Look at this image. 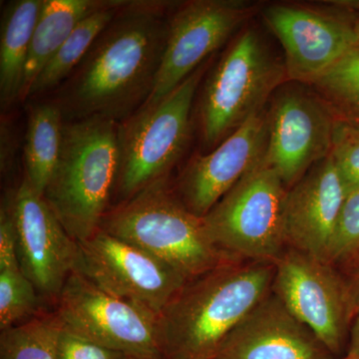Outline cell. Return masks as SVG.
Masks as SVG:
<instances>
[{
  "mask_svg": "<svg viewBox=\"0 0 359 359\" xmlns=\"http://www.w3.org/2000/svg\"><path fill=\"white\" fill-rule=\"evenodd\" d=\"M169 21L151 4L120 11L99 35L65 90L63 106L77 120H125L154 89Z\"/></svg>",
  "mask_w": 359,
  "mask_h": 359,
  "instance_id": "obj_1",
  "label": "cell"
},
{
  "mask_svg": "<svg viewBox=\"0 0 359 359\" xmlns=\"http://www.w3.org/2000/svg\"><path fill=\"white\" fill-rule=\"evenodd\" d=\"M275 264L233 261L188 280L157 318L162 359H215L271 292Z\"/></svg>",
  "mask_w": 359,
  "mask_h": 359,
  "instance_id": "obj_2",
  "label": "cell"
},
{
  "mask_svg": "<svg viewBox=\"0 0 359 359\" xmlns=\"http://www.w3.org/2000/svg\"><path fill=\"white\" fill-rule=\"evenodd\" d=\"M117 129L107 118L65 123L60 156L43 197L76 242L94 235L108 212L119 165Z\"/></svg>",
  "mask_w": 359,
  "mask_h": 359,
  "instance_id": "obj_3",
  "label": "cell"
},
{
  "mask_svg": "<svg viewBox=\"0 0 359 359\" xmlns=\"http://www.w3.org/2000/svg\"><path fill=\"white\" fill-rule=\"evenodd\" d=\"M100 229L170 264L188 280L235 261L215 245L204 219L189 211L167 179L111 210Z\"/></svg>",
  "mask_w": 359,
  "mask_h": 359,
  "instance_id": "obj_4",
  "label": "cell"
},
{
  "mask_svg": "<svg viewBox=\"0 0 359 359\" xmlns=\"http://www.w3.org/2000/svg\"><path fill=\"white\" fill-rule=\"evenodd\" d=\"M287 82L283 56L250 21L231 40L203 86L199 115L205 147L216 148L266 109L276 90Z\"/></svg>",
  "mask_w": 359,
  "mask_h": 359,
  "instance_id": "obj_5",
  "label": "cell"
},
{
  "mask_svg": "<svg viewBox=\"0 0 359 359\" xmlns=\"http://www.w3.org/2000/svg\"><path fill=\"white\" fill-rule=\"evenodd\" d=\"M205 67L204 63L171 93L142 106L118 125L119 165L114 191L123 202L167 179L185 152L194 99Z\"/></svg>",
  "mask_w": 359,
  "mask_h": 359,
  "instance_id": "obj_6",
  "label": "cell"
},
{
  "mask_svg": "<svg viewBox=\"0 0 359 359\" xmlns=\"http://www.w3.org/2000/svg\"><path fill=\"white\" fill-rule=\"evenodd\" d=\"M287 188L264 157L205 216L212 242L235 261L275 264L285 249Z\"/></svg>",
  "mask_w": 359,
  "mask_h": 359,
  "instance_id": "obj_7",
  "label": "cell"
},
{
  "mask_svg": "<svg viewBox=\"0 0 359 359\" xmlns=\"http://www.w3.org/2000/svg\"><path fill=\"white\" fill-rule=\"evenodd\" d=\"M259 14L282 47L287 82L313 86L356 47L353 18L339 1L275 2Z\"/></svg>",
  "mask_w": 359,
  "mask_h": 359,
  "instance_id": "obj_8",
  "label": "cell"
},
{
  "mask_svg": "<svg viewBox=\"0 0 359 359\" xmlns=\"http://www.w3.org/2000/svg\"><path fill=\"white\" fill-rule=\"evenodd\" d=\"M66 330L130 359H162L157 316L104 292L73 271L56 299Z\"/></svg>",
  "mask_w": 359,
  "mask_h": 359,
  "instance_id": "obj_9",
  "label": "cell"
},
{
  "mask_svg": "<svg viewBox=\"0 0 359 359\" xmlns=\"http://www.w3.org/2000/svg\"><path fill=\"white\" fill-rule=\"evenodd\" d=\"M77 245L75 271L157 318L188 282L173 266L102 229Z\"/></svg>",
  "mask_w": 359,
  "mask_h": 359,
  "instance_id": "obj_10",
  "label": "cell"
},
{
  "mask_svg": "<svg viewBox=\"0 0 359 359\" xmlns=\"http://www.w3.org/2000/svg\"><path fill=\"white\" fill-rule=\"evenodd\" d=\"M268 144L264 159L287 190L330 155L335 115L309 85L287 82L266 107Z\"/></svg>",
  "mask_w": 359,
  "mask_h": 359,
  "instance_id": "obj_11",
  "label": "cell"
},
{
  "mask_svg": "<svg viewBox=\"0 0 359 359\" xmlns=\"http://www.w3.org/2000/svg\"><path fill=\"white\" fill-rule=\"evenodd\" d=\"M262 6L248 0H193L181 4L169 20L154 89L144 105L171 93L205 59L233 39Z\"/></svg>",
  "mask_w": 359,
  "mask_h": 359,
  "instance_id": "obj_12",
  "label": "cell"
},
{
  "mask_svg": "<svg viewBox=\"0 0 359 359\" xmlns=\"http://www.w3.org/2000/svg\"><path fill=\"white\" fill-rule=\"evenodd\" d=\"M273 264L271 292L330 353H339L355 316L348 283L334 264L290 248Z\"/></svg>",
  "mask_w": 359,
  "mask_h": 359,
  "instance_id": "obj_13",
  "label": "cell"
},
{
  "mask_svg": "<svg viewBox=\"0 0 359 359\" xmlns=\"http://www.w3.org/2000/svg\"><path fill=\"white\" fill-rule=\"evenodd\" d=\"M11 207L21 271L40 295L56 301L74 271L77 242L25 178L11 198Z\"/></svg>",
  "mask_w": 359,
  "mask_h": 359,
  "instance_id": "obj_14",
  "label": "cell"
},
{
  "mask_svg": "<svg viewBox=\"0 0 359 359\" xmlns=\"http://www.w3.org/2000/svg\"><path fill=\"white\" fill-rule=\"evenodd\" d=\"M268 144L266 108L250 118L209 154L190 161L175 190L196 216L204 218L264 157Z\"/></svg>",
  "mask_w": 359,
  "mask_h": 359,
  "instance_id": "obj_15",
  "label": "cell"
},
{
  "mask_svg": "<svg viewBox=\"0 0 359 359\" xmlns=\"http://www.w3.org/2000/svg\"><path fill=\"white\" fill-rule=\"evenodd\" d=\"M346 197L332 157L314 165L285 196L283 226L287 248L327 262Z\"/></svg>",
  "mask_w": 359,
  "mask_h": 359,
  "instance_id": "obj_16",
  "label": "cell"
},
{
  "mask_svg": "<svg viewBox=\"0 0 359 359\" xmlns=\"http://www.w3.org/2000/svg\"><path fill=\"white\" fill-rule=\"evenodd\" d=\"M273 292L241 321L215 359H332Z\"/></svg>",
  "mask_w": 359,
  "mask_h": 359,
  "instance_id": "obj_17",
  "label": "cell"
},
{
  "mask_svg": "<svg viewBox=\"0 0 359 359\" xmlns=\"http://www.w3.org/2000/svg\"><path fill=\"white\" fill-rule=\"evenodd\" d=\"M109 4L96 0H43L30 43L20 100L29 97L40 72L76 26Z\"/></svg>",
  "mask_w": 359,
  "mask_h": 359,
  "instance_id": "obj_18",
  "label": "cell"
},
{
  "mask_svg": "<svg viewBox=\"0 0 359 359\" xmlns=\"http://www.w3.org/2000/svg\"><path fill=\"white\" fill-rule=\"evenodd\" d=\"M43 0H18L7 4L0 29L1 107L20 100L33 32Z\"/></svg>",
  "mask_w": 359,
  "mask_h": 359,
  "instance_id": "obj_19",
  "label": "cell"
},
{
  "mask_svg": "<svg viewBox=\"0 0 359 359\" xmlns=\"http://www.w3.org/2000/svg\"><path fill=\"white\" fill-rule=\"evenodd\" d=\"M62 110L54 104L36 105L30 111L25 135V179L43 196L62 146Z\"/></svg>",
  "mask_w": 359,
  "mask_h": 359,
  "instance_id": "obj_20",
  "label": "cell"
},
{
  "mask_svg": "<svg viewBox=\"0 0 359 359\" xmlns=\"http://www.w3.org/2000/svg\"><path fill=\"white\" fill-rule=\"evenodd\" d=\"M124 6L117 1L110 2L82 20L40 72L29 96L48 91L63 81L82 62L99 35L119 13V7Z\"/></svg>",
  "mask_w": 359,
  "mask_h": 359,
  "instance_id": "obj_21",
  "label": "cell"
},
{
  "mask_svg": "<svg viewBox=\"0 0 359 359\" xmlns=\"http://www.w3.org/2000/svg\"><path fill=\"white\" fill-rule=\"evenodd\" d=\"M60 323L37 316L0 334V359H58Z\"/></svg>",
  "mask_w": 359,
  "mask_h": 359,
  "instance_id": "obj_22",
  "label": "cell"
},
{
  "mask_svg": "<svg viewBox=\"0 0 359 359\" xmlns=\"http://www.w3.org/2000/svg\"><path fill=\"white\" fill-rule=\"evenodd\" d=\"M337 118L359 121V48L355 47L313 85Z\"/></svg>",
  "mask_w": 359,
  "mask_h": 359,
  "instance_id": "obj_23",
  "label": "cell"
},
{
  "mask_svg": "<svg viewBox=\"0 0 359 359\" xmlns=\"http://www.w3.org/2000/svg\"><path fill=\"white\" fill-rule=\"evenodd\" d=\"M39 292L21 269L0 271V330L37 313Z\"/></svg>",
  "mask_w": 359,
  "mask_h": 359,
  "instance_id": "obj_24",
  "label": "cell"
},
{
  "mask_svg": "<svg viewBox=\"0 0 359 359\" xmlns=\"http://www.w3.org/2000/svg\"><path fill=\"white\" fill-rule=\"evenodd\" d=\"M330 156L347 195L359 190V121L335 118Z\"/></svg>",
  "mask_w": 359,
  "mask_h": 359,
  "instance_id": "obj_25",
  "label": "cell"
},
{
  "mask_svg": "<svg viewBox=\"0 0 359 359\" xmlns=\"http://www.w3.org/2000/svg\"><path fill=\"white\" fill-rule=\"evenodd\" d=\"M359 259V190L347 195L328 252L332 264Z\"/></svg>",
  "mask_w": 359,
  "mask_h": 359,
  "instance_id": "obj_26",
  "label": "cell"
},
{
  "mask_svg": "<svg viewBox=\"0 0 359 359\" xmlns=\"http://www.w3.org/2000/svg\"><path fill=\"white\" fill-rule=\"evenodd\" d=\"M125 354L94 344L60 325L58 359H126Z\"/></svg>",
  "mask_w": 359,
  "mask_h": 359,
  "instance_id": "obj_27",
  "label": "cell"
},
{
  "mask_svg": "<svg viewBox=\"0 0 359 359\" xmlns=\"http://www.w3.org/2000/svg\"><path fill=\"white\" fill-rule=\"evenodd\" d=\"M16 269H20L18 236L9 201L2 205L0 212V271Z\"/></svg>",
  "mask_w": 359,
  "mask_h": 359,
  "instance_id": "obj_28",
  "label": "cell"
},
{
  "mask_svg": "<svg viewBox=\"0 0 359 359\" xmlns=\"http://www.w3.org/2000/svg\"><path fill=\"white\" fill-rule=\"evenodd\" d=\"M346 358L359 359V313L354 316L353 325H351Z\"/></svg>",
  "mask_w": 359,
  "mask_h": 359,
  "instance_id": "obj_29",
  "label": "cell"
},
{
  "mask_svg": "<svg viewBox=\"0 0 359 359\" xmlns=\"http://www.w3.org/2000/svg\"><path fill=\"white\" fill-rule=\"evenodd\" d=\"M351 13L353 18L354 32L356 36V47L359 48V1H339Z\"/></svg>",
  "mask_w": 359,
  "mask_h": 359,
  "instance_id": "obj_30",
  "label": "cell"
},
{
  "mask_svg": "<svg viewBox=\"0 0 359 359\" xmlns=\"http://www.w3.org/2000/svg\"><path fill=\"white\" fill-rule=\"evenodd\" d=\"M349 292H351V302L354 309V313H359V264L356 269L353 280L348 283Z\"/></svg>",
  "mask_w": 359,
  "mask_h": 359,
  "instance_id": "obj_31",
  "label": "cell"
},
{
  "mask_svg": "<svg viewBox=\"0 0 359 359\" xmlns=\"http://www.w3.org/2000/svg\"><path fill=\"white\" fill-rule=\"evenodd\" d=\"M346 359H353V358H346Z\"/></svg>",
  "mask_w": 359,
  "mask_h": 359,
  "instance_id": "obj_32",
  "label": "cell"
}]
</instances>
